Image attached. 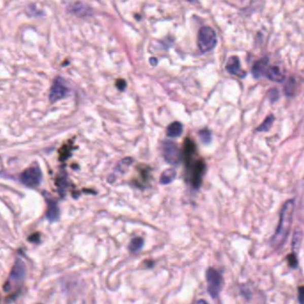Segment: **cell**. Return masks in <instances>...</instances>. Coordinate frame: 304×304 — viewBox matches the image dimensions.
Returning <instances> with one entry per match:
<instances>
[{"instance_id": "obj_1", "label": "cell", "mask_w": 304, "mask_h": 304, "mask_svg": "<svg viewBox=\"0 0 304 304\" xmlns=\"http://www.w3.org/2000/svg\"><path fill=\"white\" fill-rule=\"evenodd\" d=\"M294 213V200L286 201L280 214V219L278 228L272 239V246L275 248H280L286 243L287 237L289 235L290 229L293 222Z\"/></svg>"}, {"instance_id": "obj_2", "label": "cell", "mask_w": 304, "mask_h": 304, "mask_svg": "<svg viewBox=\"0 0 304 304\" xmlns=\"http://www.w3.org/2000/svg\"><path fill=\"white\" fill-rule=\"evenodd\" d=\"M26 265L22 259H17L12 268L11 273L8 277L7 282L5 283V292H11L18 287L25 279Z\"/></svg>"}, {"instance_id": "obj_3", "label": "cell", "mask_w": 304, "mask_h": 304, "mask_svg": "<svg viewBox=\"0 0 304 304\" xmlns=\"http://www.w3.org/2000/svg\"><path fill=\"white\" fill-rule=\"evenodd\" d=\"M217 45V37L215 30L205 26L199 29L197 37V46L202 53H208L213 50Z\"/></svg>"}, {"instance_id": "obj_4", "label": "cell", "mask_w": 304, "mask_h": 304, "mask_svg": "<svg viewBox=\"0 0 304 304\" xmlns=\"http://www.w3.org/2000/svg\"><path fill=\"white\" fill-rule=\"evenodd\" d=\"M206 278L208 281V293L214 299L217 298L219 293H221L223 284L222 274L215 268H209L207 271Z\"/></svg>"}, {"instance_id": "obj_5", "label": "cell", "mask_w": 304, "mask_h": 304, "mask_svg": "<svg viewBox=\"0 0 304 304\" xmlns=\"http://www.w3.org/2000/svg\"><path fill=\"white\" fill-rule=\"evenodd\" d=\"M162 154L165 161L172 165H177L182 159V153L177 143L165 141L162 143Z\"/></svg>"}, {"instance_id": "obj_6", "label": "cell", "mask_w": 304, "mask_h": 304, "mask_svg": "<svg viewBox=\"0 0 304 304\" xmlns=\"http://www.w3.org/2000/svg\"><path fill=\"white\" fill-rule=\"evenodd\" d=\"M21 181L25 186L29 188L39 187L42 181V172L39 165H32L22 173Z\"/></svg>"}, {"instance_id": "obj_7", "label": "cell", "mask_w": 304, "mask_h": 304, "mask_svg": "<svg viewBox=\"0 0 304 304\" xmlns=\"http://www.w3.org/2000/svg\"><path fill=\"white\" fill-rule=\"evenodd\" d=\"M70 89L66 85V81L64 79L58 77L54 79V84L51 88L50 94H49V99L51 103H56L57 100H61L68 95Z\"/></svg>"}, {"instance_id": "obj_8", "label": "cell", "mask_w": 304, "mask_h": 304, "mask_svg": "<svg viewBox=\"0 0 304 304\" xmlns=\"http://www.w3.org/2000/svg\"><path fill=\"white\" fill-rule=\"evenodd\" d=\"M205 172H206V164L204 160L202 159L196 160L191 169L190 176V183L195 190H197L201 186Z\"/></svg>"}, {"instance_id": "obj_9", "label": "cell", "mask_w": 304, "mask_h": 304, "mask_svg": "<svg viewBox=\"0 0 304 304\" xmlns=\"http://www.w3.org/2000/svg\"><path fill=\"white\" fill-rule=\"evenodd\" d=\"M226 70L231 75L237 76L240 79H243L247 76V72L241 68L240 59L237 56H231L226 64Z\"/></svg>"}, {"instance_id": "obj_10", "label": "cell", "mask_w": 304, "mask_h": 304, "mask_svg": "<svg viewBox=\"0 0 304 304\" xmlns=\"http://www.w3.org/2000/svg\"><path fill=\"white\" fill-rule=\"evenodd\" d=\"M195 152H196V146H195L193 142L190 139L185 140L184 147H183V152L182 153V158L185 161L187 167L190 166V162L193 158Z\"/></svg>"}, {"instance_id": "obj_11", "label": "cell", "mask_w": 304, "mask_h": 304, "mask_svg": "<svg viewBox=\"0 0 304 304\" xmlns=\"http://www.w3.org/2000/svg\"><path fill=\"white\" fill-rule=\"evenodd\" d=\"M263 77H266L267 79H271L274 82H282L285 79V75L281 72V70L278 66H269L265 70Z\"/></svg>"}, {"instance_id": "obj_12", "label": "cell", "mask_w": 304, "mask_h": 304, "mask_svg": "<svg viewBox=\"0 0 304 304\" xmlns=\"http://www.w3.org/2000/svg\"><path fill=\"white\" fill-rule=\"evenodd\" d=\"M268 59L267 57L261 58L260 60L254 62V66L252 68V73L254 78L259 79L261 77H263L265 70L268 67Z\"/></svg>"}, {"instance_id": "obj_13", "label": "cell", "mask_w": 304, "mask_h": 304, "mask_svg": "<svg viewBox=\"0 0 304 304\" xmlns=\"http://www.w3.org/2000/svg\"><path fill=\"white\" fill-rule=\"evenodd\" d=\"M47 205H48V208H47V217L51 222H56L59 216H60V210L58 208V205L56 202L49 198H47Z\"/></svg>"}, {"instance_id": "obj_14", "label": "cell", "mask_w": 304, "mask_h": 304, "mask_svg": "<svg viewBox=\"0 0 304 304\" xmlns=\"http://www.w3.org/2000/svg\"><path fill=\"white\" fill-rule=\"evenodd\" d=\"M183 125L180 122H174L171 125H168L166 130V134L171 138L179 137L183 133Z\"/></svg>"}, {"instance_id": "obj_15", "label": "cell", "mask_w": 304, "mask_h": 304, "mask_svg": "<svg viewBox=\"0 0 304 304\" xmlns=\"http://www.w3.org/2000/svg\"><path fill=\"white\" fill-rule=\"evenodd\" d=\"M176 170L174 168H169L163 172L161 176H160L159 182H160V183L163 184V185H165V184H169V183H172L173 181L176 179Z\"/></svg>"}, {"instance_id": "obj_16", "label": "cell", "mask_w": 304, "mask_h": 304, "mask_svg": "<svg viewBox=\"0 0 304 304\" xmlns=\"http://www.w3.org/2000/svg\"><path fill=\"white\" fill-rule=\"evenodd\" d=\"M144 240L142 238H134L131 240V242L129 244V250L132 253H137L138 251L141 250L143 247Z\"/></svg>"}, {"instance_id": "obj_17", "label": "cell", "mask_w": 304, "mask_h": 304, "mask_svg": "<svg viewBox=\"0 0 304 304\" xmlns=\"http://www.w3.org/2000/svg\"><path fill=\"white\" fill-rule=\"evenodd\" d=\"M275 120V118L273 115H269L267 118H265L264 121L261 123V125L260 126H258L257 132H268L269 128L272 127L273 122Z\"/></svg>"}, {"instance_id": "obj_18", "label": "cell", "mask_w": 304, "mask_h": 304, "mask_svg": "<svg viewBox=\"0 0 304 304\" xmlns=\"http://www.w3.org/2000/svg\"><path fill=\"white\" fill-rule=\"evenodd\" d=\"M295 90H296V83L293 79H290L288 82L286 83V88H285L286 95L288 96L293 95L295 93Z\"/></svg>"}, {"instance_id": "obj_19", "label": "cell", "mask_w": 304, "mask_h": 304, "mask_svg": "<svg viewBox=\"0 0 304 304\" xmlns=\"http://www.w3.org/2000/svg\"><path fill=\"white\" fill-rule=\"evenodd\" d=\"M57 186L59 188V192L61 194V196H64L65 190L68 186V182H67V177L66 176H62L58 179Z\"/></svg>"}, {"instance_id": "obj_20", "label": "cell", "mask_w": 304, "mask_h": 304, "mask_svg": "<svg viewBox=\"0 0 304 304\" xmlns=\"http://www.w3.org/2000/svg\"><path fill=\"white\" fill-rule=\"evenodd\" d=\"M71 12L74 13L75 15H87V8L82 4H76L71 8Z\"/></svg>"}, {"instance_id": "obj_21", "label": "cell", "mask_w": 304, "mask_h": 304, "mask_svg": "<svg viewBox=\"0 0 304 304\" xmlns=\"http://www.w3.org/2000/svg\"><path fill=\"white\" fill-rule=\"evenodd\" d=\"M199 137H200L201 142L204 144H208V143H211V132L208 129H204V130L199 131Z\"/></svg>"}, {"instance_id": "obj_22", "label": "cell", "mask_w": 304, "mask_h": 304, "mask_svg": "<svg viewBox=\"0 0 304 304\" xmlns=\"http://www.w3.org/2000/svg\"><path fill=\"white\" fill-rule=\"evenodd\" d=\"M132 163V158H127L123 159L122 161L119 162L118 164V169L121 172H124L125 169L128 167L129 165H131Z\"/></svg>"}, {"instance_id": "obj_23", "label": "cell", "mask_w": 304, "mask_h": 304, "mask_svg": "<svg viewBox=\"0 0 304 304\" xmlns=\"http://www.w3.org/2000/svg\"><path fill=\"white\" fill-rule=\"evenodd\" d=\"M116 86H118V89L123 91V90H125V86H126V83H125V80H122V79H120V80H118V81H117V83H116Z\"/></svg>"}, {"instance_id": "obj_24", "label": "cell", "mask_w": 304, "mask_h": 304, "mask_svg": "<svg viewBox=\"0 0 304 304\" xmlns=\"http://www.w3.org/2000/svg\"><path fill=\"white\" fill-rule=\"evenodd\" d=\"M268 94H272V95H269V98L272 99V100H276L278 99L279 92L276 89H273L272 90V91H269V93H268Z\"/></svg>"}, {"instance_id": "obj_25", "label": "cell", "mask_w": 304, "mask_h": 304, "mask_svg": "<svg viewBox=\"0 0 304 304\" xmlns=\"http://www.w3.org/2000/svg\"><path fill=\"white\" fill-rule=\"evenodd\" d=\"M299 300L301 304H304V286L299 289Z\"/></svg>"}, {"instance_id": "obj_26", "label": "cell", "mask_w": 304, "mask_h": 304, "mask_svg": "<svg viewBox=\"0 0 304 304\" xmlns=\"http://www.w3.org/2000/svg\"><path fill=\"white\" fill-rule=\"evenodd\" d=\"M289 263H290V265H291V266H293V267H295V266H296V265H297L296 257H295V256H294V255H293V254H292V255H291V254H290Z\"/></svg>"}, {"instance_id": "obj_27", "label": "cell", "mask_w": 304, "mask_h": 304, "mask_svg": "<svg viewBox=\"0 0 304 304\" xmlns=\"http://www.w3.org/2000/svg\"><path fill=\"white\" fill-rule=\"evenodd\" d=\"M29 240H30L31 242H37V241H40V235H39V234L33 235V236H31L30 238H29Z\"/></svg>"}, {"instance_id": "obj_28", "label": "cell", "mask_w": 304, "mask_h": 304, "mask_svg": "<svg viewBox=\"0 0 304 304\" xmlns=\"http://www.w3.org/2000/svg\"><path fill=\"white\" fill-rule=\"evenodd\" d=\"M196 304H208V302H207V301H206V300H197V302H196Z\"/></svg>"}, {"instance_id": "obj_29", "label": "cell", "mask_w": 304, "mask_h": 304, "mask_svg": "<svg viewBox=\"0 0 304 304\" xmlns=\"http://www.w3.org/2000/svg\"><path fill=\"white\" fill-rule=\"evenodd\" d=\"M188 1H190V2H192V1H195V0H188Z\"/></svg>"}]
</instances>
